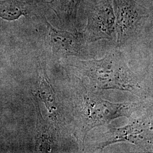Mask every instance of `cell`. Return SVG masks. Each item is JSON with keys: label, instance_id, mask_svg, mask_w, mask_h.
I'll return each instance as SVG.
<instances>
[{"label": "cell", "instance_id": "30bf717a", "mask_svg": "<svg viewBox=\"0 0 153 153\" xmlns=\"http://www.w3.org/2000/svg\"><path fill=\"white\" fill-rule=\"evenodd\" d=\"M29 13L23 0H0V17L7 21H14L26 16Z\"/></svg>", "mask_w": 153, "mask_h": 153}, {"label": "cell", "instance_id": "52a82bcc", "mask_svg": "<svg viewBox=\"0 0 153 153\" xmlns=\"http://www.w3.org/2000/svg\"><path fill=\"white\" fill-rule=\"evenodd\" d=\"M38 73V91L40 98L44 102L52 119L55 123V126L60 131V127H65V117L60 103L58 100L53 88L49 83L48 78L44 70Z\"/></svg>", "mask_w": 153, "mask_h": 153}, {"label": "cell", "instance_id": "ba28073f", "mask_svg": "<svg viewBox=\"0 0 153 153\" xmlns=\"http://www.w3.org/2000/svg\"><path fill=\"white\" fill-rule=\"evenodd\" d=\"M35 104L37 116V131L35 147L39 152H56L58 147L59 132L57 128L43 118L37 99L35 97Z\"/></svg>", "mask_w": 153, "mask_h": 153}, {"label": "cell", "instance_id": "3957f363", "mask_svg": "<svg viewBox=\"0 0 153 153\" xmlns=\"http://www.w3.org/2000/svg\"><path fill=\"white\" fill-rule=\"evenodd\" d=\"M119 142L131 143L138 147L149 149L153 146V122L150 116L132 119L121 128H111L105 132L97 149L100 150Z\"/></svg>", "mask_w": 153, "mask_h": 153}, {"label": "cell", "instance_id": "6da1fadb", "mask_svg": "<svg viewBox=\"0 0 153 153\" xmlns=\"http://www.w3.org/2000/svg\"><path fill=\"white\" fill-rule=\"evenodd\" d=\"M71 65L87 76L95 89L124 91L140 97L145 94L141 79L131 71L119 51H112L99 60H78Z\"/></svg>", "mask_w": 153, "mask_h": 153}, {"label": "cell", "instance_id": "9c48e42d", "mask_svg": "<svg viewBox=\"0 0 153 153\" xmlns=\"http://www.w3.org/2000/svg\"><path fill=\"white\" fill-rule=\"evenodd\" d=\"M81 0H51L48 2L61 23L74 22Z\"/></svg>", "mask_w": 153, "mask_h": 153}, {"label": "cell", "instance_id": "277c9868", "mask_svg": "<svg viewBox=\"0 0 153 153\" xmlns=\"http://www.w3.org/2000/svg\"><path fill=\"white\" fill-rule=\"evenodd\" d=\"M115 32V16L111 0H103L89 11L82 33L86 43L111 39Z\"/></svg>", "mask_w": 153, "mask_h": 153}, {"label": "cell", "instance_id": "7a4b0ae2", "mask_svg": "<svg viewBox=\"0 0 153 153\" xmlns=\"http://www.w3.org/2000/svg\"><path fill=\"white\" fill-rule=\"evenodd\" d=\"M74 104L79 128V138L84 148L88 132L99 126L108 124L116 119H131L132 113L141 104L112 103L101 98L76 78L74 84Z\"/></svg>", "mask_w": 153, "mask_h": 153}, {"label": "cell", "instance_id": "8992f818", "mask_svg": "<svg viewBox=\"0 0 153 153\" xmlns=\"http://www.w3.org/2000/svg\"><path fill=\"white\" fill-rule=\"evenodd\" d=\"M53 54L59 57L79 56L84 51L86 42L81 33H72L53 27L44 18Z\"/></svg>", "mask_w": 153, "mask_h": 153}, {"label": "cell", "instance_id": "5b68a950", "mask_svg": "<svg viewBox=\"0 0 153 153\" xmlns=\"http://www.w3.org/2000/svg\"><path fill=\"white\" fill-rule=\"evenodd\" d=\"M113 5L117 42L122 44L137 33L148 15L145 9L133 0H114Z\"/></svg>", "mask_w": 153, "mask_h": 153}]
</instances>
